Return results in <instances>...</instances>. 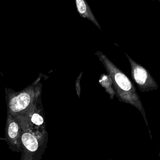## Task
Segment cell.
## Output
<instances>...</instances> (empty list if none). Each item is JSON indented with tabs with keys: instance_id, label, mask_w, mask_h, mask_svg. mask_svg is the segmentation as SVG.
Masks as SVG:
<instances>
[{
	"instance_id": "6da1fadb",
	"label": "cell",
	"mask_w": 160,
	"mask_h": 160,
	"mask_svg": "<svg viewBox=\"0 0 160 160\" xmlns=\"http://www.w3.org/2000/svg\"><path fill=\"white\" fill-rule=\"evenodd\" d=\"M105 68L108 75L112 79L116 95L120 101L129 103L138 108L143 116L147 125L148 123L140 98L136 92L133 83L121 70L103 53L98 51L96 53Z\"/></svg>"
},
{
	"instance_id": "7a4b0ae2",
	"label": "cell",
	"mask_w": 160,
	"mask_h": 160,
	"mask_svg": "<svg viewBox=\"0 0 160 160\" xmlns=\"http://www.w3.org/2000/svg\"><path fill=\"white\" fill-rule=\"evenodd\" d=\"M22 129L20 160H40L47 147L48 132L36 133L29 128L25 118H17Z\"/></svg>"
},
{
	"instance_id": "3957f363",
	"label": "cell",
	"mask_w": 160,
	"mask_h": 160,
	"mask_svg": "<svg viewBox=\"0 0 160 160\" xmlns=\"http://www.w3.org/2000/svg\"><path fill=\"white\" fill-rule=\"evenodd\" d=\"M40 88L30 86L19 92H10L7 101L8 114L16 118L26 117L36 103Z\"/></svg>"
},
{
	"instance_id": "277c9868",
	"label": "cell",
	"mask_w": 160,
	"mask_h": 160,
	"mask_svg": "<svg viewBox=\"0 0 160 160\" xmlns=\"http://www.w3.org/2000/svg\"><path fill=\"white\" fill-rule=\"evenodd\" d=\"M5 138L9 149L13 152H21L22 129L19 120L8 114L6 124Z\"/></svg>"
},
{
	"instance_id": "5b68a950",
	"label": "cell",
	"mask_w": 160,
	"mask_h": 160,
	"mask_svg": "<svg viewBox=\"0 0 160 160\" xmlns=\"http://www.w3.org/2000/svg\"><path fill=\"white\" fill-rule=\"evenodd\" d=\"M126 55L130 63L132 78L139 89L143 92L157 89L158 85L149 72L143 67L135 62L127 54Z\"/></svg>"
},
{
	"instance_id": "8992f818",
	"label": "cell",
	"mask_w": 160,
	"mask_h": 160,
	"mask_svg": "<svg viewBox=\"0 0 160 160\" xmlns=\"http://www.w3.org/2000/svg\"><path fill=\"white\" fill-rule=\"evenodd\" d=\"M36 104L28 113L26 117L29 128L36 133H44L47 132L45 127V119L43 112L36 110Z\"/></svg>"
},
{
	"instance_id": "52a82bcc",
	"label": "cell",
	"mask_w": 160,
	"mask_h": 160,
	"mask_svg": "<svg viewBox=\"0 0 160 160\" xmlns=\"http://www.w3.org/2000/svg\"><path fill=\"white\" fill-rule=\"evenodd\" d=\"M77 11L81 17L91 21L98 28L101 29L100 25L92 13L91 8L85 0H75Z\"/></svg>"
}]
</instances>
